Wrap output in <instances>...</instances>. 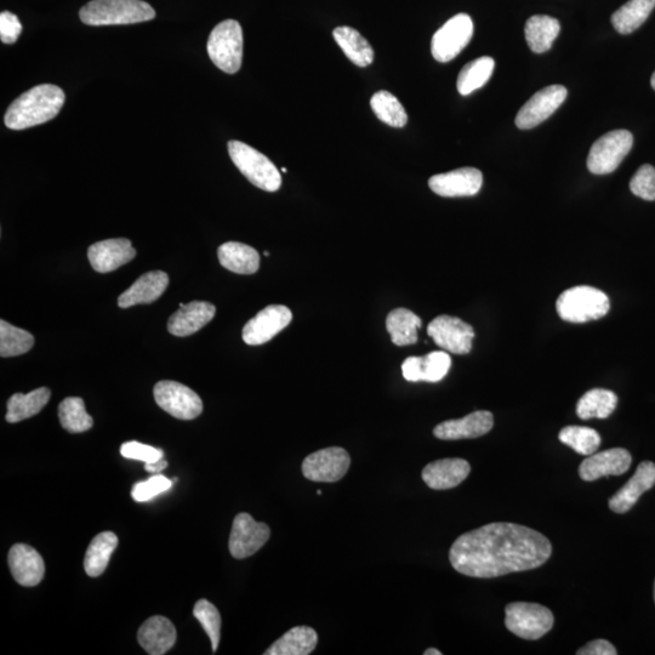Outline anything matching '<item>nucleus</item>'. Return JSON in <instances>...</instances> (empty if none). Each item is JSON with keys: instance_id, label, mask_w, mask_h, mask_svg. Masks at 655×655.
<instances>
[{"instance_id": "obj_1", "label": "nucleus", "mask_w": 655, "mask_h": 655, "mask_svg": "<svg viewBox=\"0 0 655 655\" xmlns=\"http://www.w3.org/2000/svg\"><path fill=\"white\" fill-rule=\"evenodd\" d=\"M550 540L522 524L495 522L467 532L454 541L449 561L460 574L491 579L532 571L549 561Z\"/></svg>"}, {"instance_id": "obj_2", "label": "nucleus", "mask_w": 655, "mask_h": 655, "mask_svg": "<svg viewBox=\"0 0 655 655\" xmlns=\"http://www.w3.org/2000/svg\"><path fill=\"white\" fill-rule=\"evenodd\" d=\"M65 99L64 90L56 85H37L9 106L4 117L5 125L9 129L22 130L47 123L59 115Z\"/></svg>"}, {"instance_id": "obj_3", "label": "nucleus", "mask_w": 655, "mask_h": 655, "mask_svg": "<svg viewBox=\"0 0 655 655\" xmlns=\"http://www.w3.org/2000/svg\"><path fill=\"white\" fill-rule=\"evenodd\" d=\"M79 17L89 26L131 25L155 19L156 11L142 0H91Z\"/></svg>"}, {"instance_id": "obj_4", "label": "nucleus", "mask_w": 655, "mask_h": 655, "mask_svg": "<svg viewBox=\"0 0 655 655\" xmlns=\"http://www.w3.org/2000/svg\"><path fill=\"white\" fill-rule=\"evenodd\" d=\"M611 309L608 296L600 289L580 286L569 288L557 299L556 310L563 321L586 323L600 320Z\"/></svg>"}, {"instance_id": "obj_5", "label": "nucleus", "mask_w": 655, "mask_h": 655, "mask_svg": "<svg viewBox=\"0 0 655 655\" xmlns=\"http://www.w3.org/2000/svg\"><path fill=\"white\" fill-rule=\"evenodd\" d=\"M227 146L232 162L254 186L267 192L281 189V173L269 158L241 141H230Z\"/></svg>"}, {"instance_id": "obj_6", "label": "nucleus", "mask_w": 655, "mask_h": 655, "mask_svg": "<svg viewBox=\"0 0 655 655\" xmlns=\"http://www.w3.org/2000/svg\"><path fill=\"white\" fill-rule=\"evenodd\" d=\"M208 54L221 71L235 74L241 70L243 59V31L239 22H220L208 39Z\"/></svg>"}, {"instance_id": "obj_7", "label": "nucleus", "mask_w": 655, "mask_h": 655, "mask_svg": "<svg viewBox=\"0 0 655 655\" xmlns=\"http://www.w3.org/2000/svg\"><path fill=\"white\" fill-rule=\"evenodd\" d=\"M554 614L538 603L512 602L505 608V626L523 640L535 641L554 628Z\"/></svg>"}, {"instance_id": "obj_8", "label": "nucleus", "mask_w": 655, "mask_h": 655, "mask_svg": "<svg viewBox=\"0 0 655 655\" xmlns=\"http://www.w3.org/2000/svg\"><path fill=\"white\" fill-rule=\"evenodd\" d=\"M634 136L628 130L609 131L592 145L588 157V169L595 175L615 172L629 155Z\"/></svg>"}, {"instance_id": "obj_9", "label": "nucleus", "mask_w": 655, "mask_h": 655, "mask_svg": "<svg viewBox=\"0 0 655 655\" xmlns=\"http://www.w3.org/2000/svg\"><path fill=\"white\" fill-rule=\"evenodd\" d=\"M474 36V22L467 14H458L434 34L431 53L442 64L452 61L463 51Z\"/></svg>"}, {"instance_id": "obj_10", "label": "nucleus", "mask_w": 655, "mask_h": 655, "mask_svg": "<svg viewBox=\"0 0 655 655\" xmlns=\"http://www.w3.org/2000/svg\"><path fill=\"white\" fill-rule=\"evenodd\" d=\"M156 403L172 417L193 420L203 412V402L197 393L176 381H159L153 389Z\"/></svg>"}, {"instance_id": "obj_11", "label": "nucleus", "mask_w": 655, "mask_h": 655, "mask_svg": "<svg viewBox=\"0 0 655 655\" xmlns=\"http://www.w3.org/2000/svg\"><path fill=\"white\" fill-rule=\"evenodd\" d=\"M350 465V455L344 448H324L305 458L303 474L312 482L334 483L347 474Z\"/></svg>"}, {"instance_id": "obj_12", "label": "nucleus", "mask_w": 655, "mask_h": 655, "mask_svg": "<svg viewBox=\"0 0 655 655\" xmlns=\"http://www.w3.org/2000/svg\"><path fill=\"white\" fill-rule=\"evenodd\" d=\"M271 535L270 527L264 522H256L252 515L242 512L235 517L229 541L231 555L237 560L253 556Z\"/></svg>"}, {"instance_id": "obj_13", "label": "nucleus", "mask_w": 655, "mask_h": 655, "mask_svg": "<svg viewBox=\"0 0 655 655\" xmlns=\"http://www.w3.org/2000/svg\"><path fill=\"white\" fill-rule=\"evenodd\" d=\"M427 334L443 351L454 355H467L472 349L475 330L460 318L438 316L427 327Z\"/></svg>"}, {"instance_id": "obj_14", "label": "nucleus", "mask_w": 655, "mask_h": 655, "mask_svg": "<svg viewBox=\"0 0 655 655\" xmlns=\"http://www.w3.org/2000/svg\"><path fill=\"white\" fill-rule=\"evenodd\" d=\"M567 95V89L558 84L538 91L517 113V128L529 130L538 127L539 124L554 115L567 99Z\"/></svg>"}, {"instance_id": "obj_15", "label": "nucleus", "mask_w": 655, "mask_h": 655, "mask_svg": "<svg viewBox=\"0 0 655 655\" xmlns=\"http://www.w3.org/2000/svg\"><path fill=\"white\" fill-rule=\"evenodd\" d=\"M292 320L293 313L287 306H267L244 326L242 333L244 343L250 346L269 343L278 333L286 329Z\"/></svg>"}, {"instance_id": "obj_16", "label": "nucleus", "mask_w": 655, "mask_h": 655, "mask_svg": "<svg viewBox=\"0 0 655 655\" xmlns=\"http://www.w3.org/2000/svg\"><path fill=\"white\" fill-rule=\"evenodd\" d=\"M483 175L476 168H461L432 176L429 186L436 195L447 198L472 197L482 189Z\"/></svg>"}, {"instance_id": "obj_17", "label": "nucleus", "mask_w": 655, "mask_h": 655, "mask_svg": "<svg viewBox=\"0 0 655 655\" xmlns=\"http://www.w3.org/2000/svg\"><path fill=\"white\" fill-rule=\"evenodd\" d=\"M632 457L624 448L592 454L579 466V475L586 482H594L605 476H619L630 469Z\"/></svg>"}, {"instance_id": "obj_18", "label": "nucleus", "mask_w": 655, "mask_h": 655, "mask_svg": "<svg viewBox=\"0 0 655 655\" xmlns=\"http://www.w3.org/2000/svg\"><path fill=\"white\" fill-rule=\"evenodd\" d=\"M494 417L487 410L466 415L465 418L448 420L435 427L434 435L438 440L458 441L487 435L493 429Z\"/></svg>"}, {"instance_id": "obj_19", "label": "nucleus", "mask_w": 655, "mask_h": 655, "mask_svg": "<svg viewBox=\"0 0 655 655\" xmlns=\"http://www.w3.org/2000/svg\"><path fill=\"white\" fill-rule=\"evenodd\" d=\"M136 256V250L127 238L106 239L93 244L88 259L96 272L108 273L128 264Z\"/></svg>"}, {"instance_id": "obj_20", "label": "nucleus", "mask_w": 655, "mask_h": 655, "mask_svg": "<svg viewBox=\"0 0 655 655\" xmlns=\"http://www.w3.org/2000/svg\"><path fill=\"white\" fill-rule=\"evenodd\" d=\"M8 562L16 583L32 588L42 582L45 563L41 554L32 546L15 544L9 551Z\"/></svg>"}, {"instance_id": "obj_21", "label": "nucleus", "mask_w": 655, "mask_h": 655, "mask_svg": "<svg viewBox=\"0 0 655 655\" xmlns=\"http://www.w3.org/2000/svg\"><path fill=\"white\" fill-rule=\"evenodd\" d=\"M451 366V356L446 351H436L423 357H408L402 364V373L410 383H438L446 377Z\"/></svg>"}, {"instance_id": "obj_22", "label": "nucleus", "mask_w": 655, "mask_h": 655, "mask_svg": "<svg viewBox=\"0 0 655 655\" xmlns=\"http://www.w3.org/2000/svg\"><path fill=\"white\" fill-rule=\"evenodd\" d=\"M655 484V464L652 461H643L630 478V481L620 488L609 499V509L615 514H625L639 501L641 495L652 489Z\"/></svg>"}, {"instance_id": "obj_23", "label": "nucleus", "mask_w": 655, "mask_h": 655, "mask_svg": "<svg viewBox=\"0 0 655 655\" xmlns=\"http://www.w3.org/2000/svg\"><path fill=\"white\" fill-rule=\"evenodd\" d=\"M216 307L207 301H192L190 304H180V309L168 321L170 334L185 338L193 335L213 320Z\"/></svg>"}, {"instance_id": "obj_24", "label": "nucleus", "mask_w": 655, "mask_h": 655, "mask_svg": "<svg viewBox=\"0 0 655 655\" xmlns=\"http://www.w3.org/2000/svg\"><path fill=\"white\" fill-rule=\"evenodd\" d=\"M470 471L471 466L464 459H441L424 467L423 480L431 489L446 491L463 483Z\"/></svg>"}, {"instance_id": "obj_25", "label": "nucleus", "mask_w": 655, "mask_h": 655, "mask_svg": "<svg viewBox=\"0 0 655 655\" xmlns=\"http://www.w3.org/2000/svg\"><path fill=\"white\" fill-rule=\"evenodd\" d=\"M169 286V276L163 271H152L142 275L133 286L119 296L118 306L129 309L136 305L155 303Z\"/></svg>"}, {"instance_id": "obj_26", "label": "nucleus", "mask_w": 655, "mask_h": 655, "mask_svg": "<svg viewBox=\"0 0 655 655\" xmlns=\"http://www.w3.org/2000/svg\"><path fill=\"white\" fill-rule=\"evenodd\" d=\"M138 641L148 654L163 655L175 645V626L169 619L155 615L141 625Z\"/></svg>"}, {"instance_id": "obj_27", "label": "nucleus", "mask_w": 655, "mask_h": 655, "mask_svg": "<svg viewBox=\"0 0 655 655\" xmlns=\"http://www.w3.org/2000/svg\"><path fill=\"white\" fill-rule=\"evenodd\" d=\"M222 267L238 275H253L260 267L258 250L238 242H227L218 249Z\"/></svg>"}, {"instance_id": "obj_28", "label": "nucleus", "mask_w": 655, "mask_h": 655, "mask_svg": "<svg viewBox=\"0 0 655 655\" xmlns=\"http://www.w3.org/2000/svg\"><path fill=\"white\" fill-rule=\"evenodd\" d=\"M318 643V635L310 626H295L273 642L265 655H309Z\"/></svg>"}, {"instance_id": "obj_29", "label": "nucleus", "mask_w": 655, "mask_h": 655, "mask_svg": "<svg viewBox=\"0 0 655 655\" xmlns=\"http://www.w3.org/2000/svg\"><path fill=\"white\" fill-rule=\"evenodd\" d=\"M560 31V21L548 15L532 16L524 27L528 47L535 54H544L549 51Z\"/></svg>"}, {"instance_id": "obj_30", "label": "nucleus", "mask_w": 655, "mask_h": 655, "mask_svg": "<svg viewBox=\"0 0 655 655\" xmlns=\"http://www.w3.org/2000/svg\"><path fill=\"white\" fill-rule=\"evenodd\" d=\"M333 36L352 64L358 67H367L374 61L372 45L355 28L349 26L335 28Z\"/></svg>"}, {"instance_id": "obj_31", "label": "nucleus", "mask_w": 655, "mask_h": 655, "mask_svg": "<svg viewBox=\"0 0 655 655\" xmlns=\"http://www.w3.org/2000/svg\"><path fill=\"white\" fill-rule=\"evenodd\" d=\"M51 391L48 387L34 390L30 393H15L8 401L7 421L9 424L20 423L42 412L50 401Z\"/></svg>"}, {"instance_id": "obj_32", "label": "nucleus", "mask_w": 655, "mask_h": 655, "mask_svg": "<svg viewBox=\"0 0 655 655\" xmlns=\"http://www.w3.org/2000/svg\"><path fill=\"white\" fill-rule=\"evenodd\" d=\"M117 546V535L112 532L100 533L91 540L84 558V569L89 577L96 578L105 573Z\"/></svg>"}, {"instance_id": "obj_33", "label": "nucleus", "mask_w": 655, "mask_h": 655, "mask_svg": "<svg viewBox=\"0 0 655 655\" xmlns=\"http://www.w3.org/2000/svg\"><path fill=\"white\" fill-rule=\"evenodd\" d=\"M421 328V318L407 309H396L386 318V329L396 346L417 344L418 329Z\"/></svg>"}, {"instance_id": "obj_34", "label": "nucleus", "mask_w": 655, "mask_h": 655, "mask_svg": "<svg viewBox=\"0 0 655 655\" xmlns=\"http://www.w3.org/2000/svg\"><path fill=\"white\" fill-rule=\"evenodd\" d=\"M655 8V0H629L612 15V24L620 34H630L640 28Z\"/></svg>"}, {"instance_id": "obj_35", "label": "nucleus", "mask_w": 655, "mask_h": 655, "mask_svg": "<svg viewBox=\"0 0 655 655\" xmlns=\"http://www.w3.org/2000/svg\"><path fill=\"white\" fill-rule=\"evenodd\" d=\"M618 397L614 392L605 389H594L585 393L577 404V414L580 419H607L617 408Z\"/></svg>"}, {"instance_id": "obj_36", "label": "nucleus", "mask_w": 655, "mask_h": 655, "mask_svg": "<svg viewBox=\"0 0 655 655\" xmlns=\"http://www.w3.org/2000/svg\"><path fill=\"white\" fill-rule=\"evenodd\" d=\"M495 68V61L489 56L469 62L461 70L457 88L460 95L467 96L481 89L491 79Z\"/></svg>"}, {"instance_id": "obj_37", "label": "nucleus", "mask_w": 655, "mask_h": 655, "mask_svg": "<svg viewBox=\"0 0 655 655\" xmlns=\"http://www.w3.org/2000/svg\"><path fill=\"white\" fill-rule=\"evenodd\" d=\"M370 106L381 122L393 128H403L408 122L406 110L400 100L389 91L381 90L373 95Z\"/></svg>"}, {"instance_id": "obj_38", "label": "nucleus", "mask_w": 655, "mask_h": 655, "mask_svg": "<svg viewBox=\"0 0 655 655\" xmlns=\"http://www.w3.org/2000/svg\"><path fill=\"white\" fill-rule=\"evenodd\" d=\"M59 418L61 426L70 434H82L93 427L94 420L85 410L82 398L68 397L60 403Z\"/></svg>"}, {"instance_id": "obj_39", "label": "nucleus", "mask_w": 655, "mask_h": 655, "mask_svg": "<svg viewBox=\"0 0 655 655\" xmlns=\"http://www.w3.org/2000/svg\"><path fill=\"white\" fill-rule=\"evenodd\" d=\"M34 345V336L27 330L8 322H0V356L3 358L25 355Z\"/></svg>"}, {"instance_id": "obj_40", "label": "nucleus", "mask_w": 655, "mask_h": 655, "mask_svg": "<svg viewBox=\"0 0 655 655\" xmlns=\"http://www.w3.org/2000/svg\"><path fill=\"white\" fill-rule=\"evenodd\" d=\"M560 441L580 455H592L597 452L602 443L600 434L591 427L567 426L558 435Z\"/></svg>"}, {"instance_id": "obj_41", "label": "nucleus", "mask_w": 655, "mask_h": 655, "mask_svg": "<svg viewBox=\"0 0 655 655\" xmlns=\"http://www.w3.org/2000/svg\"><path fill=\"white\" fill-rule=\"evenodd\" d=\"M193 615L207 632L215 653L218 651L221 637V615L218 608L207 600H199L193 608Z\"/></svg>"}, {"instance_id": "obj_42", "label": "nucleus", "mask_w": 655, "mask_h": 655, "mask_svg": "<svg viewBox=\"0 0 655 655\" xmlns=\"http://www.w3.org/2000/svg\"><path fill=\"white\" fill-rule=\"evenodd\" d=\"M173 482L169 478L156 474L151 478H148L145 482L136 483L133 491H131V497L138 503H145V501L156 498L157 495L169 491L172 488Z\"/></svg>"}, {"instance_id": "obj_43", "label": "nucleus", "mask_w": 655, "mask_h": 655, "mask_svg": "<svg viewBox=\"0 0 655 655\" xmlns=\"http://www.w3.org/2000/svg\"><path fill=\"white\" fill-rule=\"evenodd\" d=\"M630 190L645 201H655V168L642 165L630 181Z\"/></svg>"}, {"instance_id": "obj_44", "label": "nucleus", "mask_w": 655, "mask_h": 655, "mask_svg": "<svg viewBox=\"0 0 655 655\" xmlns=\"http://www.w3.org/2000/svg\"><path fill=\"white\" fill-rule=\"evenodd\" d=\"M121 454L124 458L144 461L145 464L157 463V461L164 459L162 449L135 441L123 443Z\"/></svg>"}, {"instance_id": "obj_45", "label": "nucleus", "mask_w": 655, "mask_h": 655, "mask_svg": "<svg viewBox=\"0 0 655 655\" xmlns=\"http://www.w3.org/2000/svg\"><path fill=\"white\" fill-rule=\"evenodd\" d=\"M22 32V25L17 17L9 11L0 14V39L5 44H13L19 39Z\"/></svg>"}, {"instance_id": "obj_46", "label": "nucleus", "mask_w": 655, "mask_h": 655, "mask_svg": "<svg viewBox=\"0 0 655 655\" xmlns=\"http://www.w3.org/2000/svg\"><path fill=\"white\" fill-rule=\"evenodd\" d=\"M578 655H617V649L607 640H595L580 648Z\"/></svg>"}, {"instance_id": "obj_47", "label": "nucleus", "mask_w": 655, "mask_h": 655, "mask_svg": "<svg viewBox=\"0 0 655 655\" xmlns=\"http://www.w3.org/2000/svg\"><path fill=\"white\" fill-rule=\"evenodd\" d=\"M168 463L164 459L157 461L153 464H145V470L151 472V474H159V472L167 469Z\"/></svg>"}, {"instance_id": "obj_48", "label": "nucleus", "mask_w": 655, "mask_h": 655, "mask_svg": "<svg viewBox=\"0 0 655 655\" xmlns=\"http://www.w3.org/2000/svg\"><path fill=\"white\" fill-rule=\"evenodd\" d=\"M425 655H442V652L438 651L436 648H429L424 652Z\"/></svg>"}, {"instance_id": "obj_49", "label": "nucleus", "mask_w": 655, "mask_h": 655, "mask_svg": "<svg viewBox=\"0 0 655 655\" xmlns=\"http://www.w3.org/2000/svg\"><path fill=\"white\" fill-rule=\"evenodd\" d=\"M651 84H652V88L655 90V72L653 73Z\"/></svg>"}, {"instance_id": "obj_50", "label": "nucleus", "mask_w": 655, "mask_h": 655, "mask_svg": "<svg viewBox=\"0 0 655 655\" xmlns=\"http://www.w3.org/2000/svg\"><path fill=\"white\" fill-rule=\"evenodd\" d=\"M282 173H287V169H286V168H282Z\"/></svg>"}, {"instance_id": "obj_51", "label": "nucleus", "mask_w": 655, "mask_h": 655, "mask_svg": "<svg viewBox=\"0 0 655 655\" xmlns=\"http://www.w3.org/2000/svg\"><path fill=\"white\" fill-rule=\"evenodd\" d=\"M264 255H265V256H270V253H269V252H265Z\"/></svg>"}, {"instance_id": "obj_52", "label": "nucleus", "mask_w": 655, "mask_h": 655, "mask_svg": "<svg viewBox=\"0 0 655 655\" xmlns=\"http://www.w3.org/2000/svg\"><path fill=\"white\" fill-rule=\"evenodd\" d=\"M654 601H655V582H654Z\"/></svg>"}]
</instances>
